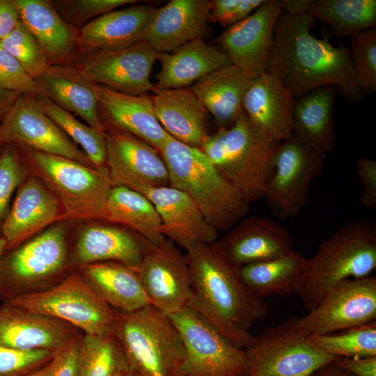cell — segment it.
<instances>
[{
  "instance_id": "cell-1",
  "label": "cell",
  "mask_w": 376,
  "mask_h": 376,
  "mask_svg": "<svg viewBox=\"0 0 376 376\" xmlns=\"http://www.w3.org/2000/svg\"><path fill=\"white\" fill-rule=\"evenodd\" d=\"M185 256L191 281L187 306L233 345L245 349L253 337L250 329L268 313L267 304L247 287L242 266L228 258L219 241L192 246Z\"/></svg>"
},
{
  "instance_id": "cell-2",
  "label": "cell",
  "mask_w": 376,
  "mask_h": 376,
  "mask_svg": "<svg viewBox=\"0 0 376 376\" xmlns=\"http://www.w3.org/2000/svg\"><path fill=\"white\" fill-rule=\"evenodd\" d=\"M315 19L309 13H281L276 24L267 72L277 77L296 97L315 88L333 86L345 97L362 96L348 48L335 47L311 33Z\"/></svg>"
},
{
  "instance_id": "cell-3",
  "label": "cell",
  "mask_w": 376,
  "mask_h": 376,
  "mask_svg": "<svg viewBox=\"0 0 376 376\" xmlns=\"http://www.w3.org/2000/svg\"><path fill=\"white\" fill-rule=\"evenodd\" d=\"M376 268V224L359 219L337 229L306 258L293 292L305 309L314 308L336 284L370 276Z\"/></svg>"
},
{
  "instance_id": "cell-4",
  "label": "cell",
  "mask_w": 376,
  "mask_h": 376,
  "mask_svg": "<svg viewBox=\"0 0 376 376\" xmlns=\"http://www.w3.org/2000/svg\"><path fill=\"white\" fill-rule=\"evenodd\" d=\"M281 142L260 130L243 112L231 127L207 134L200 149L251 204L265 196Z\"/></svg>"
},
{
  "instance_id": "cell-5",
  "label": "cell",
  "mask_w": 376,
  "mask_h": 376,
  "mask_svg": "<svg viewBox=\"0 0 376 376\" xmlns=\"http://www.w3.org/2000/svg\"><path fill=\"white\" fill-rule=\"evenodd\" d=\"M159 152L169 186L188 194L207 222L218 232L234 226L249 212V203L201 149L169 136Z\"/></svg>"
},
{
  "instance_id": "cell-6",
  "label": "cell",
  "mask_w": 376,
  "mask_h": 376,
  "mask_svg": "<svg viewBox=\"0 0 376 376\" xmlns=\"http://www.w3.org/2000/svg\"><path fill=\"white\" fill-rule=\"evenodd\" d=\"M71 221L45 228L0 257V300L46 290L75 270L68 244Z\"/></svg>"
},
{
  "instance_id": "cell-7",
  "label": "cell",
  "mask_w": 376,
  "mask_h": 376,
  "mask_svg": "<svg viewBox=\"0 0 376 376\" xmlns=\"http://www.w3.org/2000/svg\"><path fill=\"white\" fill-rule=\"evenodd\" d=\"M113 335L123 347L130 371L139 376H184L180 334L169 316L154 306L117 311Z\"/></svg>"
},
{
  "instance_id": "cell-8",
  "label": "cell",
  "mask_w": 376,
  "mask_h": 376,
  "mask_svg": "<svg viewBox=\"0 0 376 376\" xmlns=\"http://www.w3.org/2000/svg\"><path fill=\"white\" fill-rule=\"evenodd\" d=\"M18 148L29 173L58 199L63 221H105L106 203L113 187L107 167L97 169L68 157Z\"/></svg>"
},
{
  "instance_id": "cell-9",
  "label": "cell",
  "mask_w": 376,
  "mask_h": 376,
  "mask_svg": "<svg viewBox=\"0 0 376 376\" xmlns=\"http://www.w3.org/2000/svg\"><path fill=\"white\" fill-rule=\"evenodd\" d=\"M63 320L84 334L113 335L117 310L102 300L77 269L52 288L3 302Z\"/></svg>"
},
{
  "instance_id": "cell-10",
  "label": "cell",
  "mask_w": 376,
  "mask_h": 376,
  "mask_svg": "<svg viewBox=\"0 0 376 376\" xmlns=\"http://www.w3.org/2000/svg\"><path fill=\"white\" fill-rule=\"evenodd\" d=\"M297 320L290 317L253 336L244 349L247 376H311L336 360L309 345Z\"/></svg>"
},
{
  "instance_id": "cell-11",
  "label": "cell",
  "mask_w": 376,
  "mask_h": 376,
  "mask_svg": "<svg viewBox=\"0 0 376 376\" xmlns=\"http://www.w3.org/2000/svg\"><path fill=\"white\" fill-rule=\"evenodd\" d=\"M169 316L184 345V376H247L244 349L233 345L198 312L187 306Z\"/></svg>"
},
{
  "instance_id": "cell-12",
  "label": "cell",
  "mask_w": 376,
  "mask_h": 376,
  "mask_svg": "<svg viewBox=\"0 0 376 376\" xmlns=\"http://www.w3.org/2000/svg\"><path fill=\"white\" fill-rule=\"evenodd\" d=\"M325 155L306 148L293 136L281 142L265 196L278 219L297 217L309 200L313 182L322 172Z\"/></svg>"
},
{
  "instance_id": "cell-13",
  "label": "cell",
  "mask_w": 376,
  "mask_h": 376,
  "mask_svg": "<svg viewBox=\"0 0 376 376\" xmlns=\"http://www.w3.org/2000/svg\"><path fill=\"white\" fill-rule=\"evenodd\" d=\"M376 278L345 279L333 287L307 315L298 318L306 336L338 332L375 321Z\"/></svg>"
},
{
  "instance_id": "cell-14",
  "label": "cell",
  "mask_w": 376,
  "mask_h": 376,
  "mask_svg": "<svg viewBox=\"0 0 376 376\" xmlns=\"http://www.w3.org/2000/svg\"><path fill=\"white\" fill-rule=\"evenodd\" d=\"M159 53L146 40L130 47L80 55L75 66L91 82L130 95L154 90L150 79Z\"/></svg>"
},
{
  "instance_id": "cell-15",
  "label": "cell",
  "mask_w": 376,
  "mask_h": 376,
  "mask_svg": "<svg viewBox=\"0 0 376 376\" xmlns=\"http://www.w3.org/2000/svg\"><path fill=\"white\" fill-rule=\"evenodd\" d=\"M0 125L6 144L68 157L95 168L85 152L45 113L36 96L22 94Z\"/></svg>"
},
{
  "instance_id": "cell-16",
  "label": "cell",
  "mask_w": 376,
  "mask_h": 376,
  "mask_svg": "<svg viewBox=\"0 0 376 376\" xmlns=\"http://www.w3.org/2000/svg\"><path fill=\"white\" fill-rule=\"evenodd\" d=\"M282 12L280 0H265L248 17L228 26L215 42L233 65L253 77L267 72L274 32Z\"/></svg>"
},
{
  "instance_id": "cell-17",
  "label": "cell",
  "mask_w": 376,
  "mask_h": 376,
  "mask_svg": "<svg viewBox=\"0 0 376 376\" xmlns=\"http://www.w3.org/2000/svg\"><path fill=\"white\" fill-rule=\"evenodd\" d=\"M138 274L151 305L169 315L187 306L191 297L188 263L172 241L165 238L144 257Z\"/></svg>"
},
{
  "instance_id": "cell-18",
  "label": "cell",
  "mask_w": 376,
  "mask_h": 376,
  "mask_svg": "<svg viewBox=\"0 0 376 376\" xmlns=\"http://www.w3.org/2000/svg\"><path fill=\"white\" fill-rule=\"evenodd\" d=\"M107 161L113 186L136 191L142 186L169 185L167 166L154 147L129 133L106 129Z\"/></svg>"
},
{
  "instance_id": "cell-19",
  "label": "cell",
  "mask_w": 376,
  "mask_h": 376,
  "mask_svg": "<svg viewBox=\"0 0 376 376\" xmlns=\"http://www.w3.org/2000/svg\"><path fill=\"white\" fill-rule=\"evenodd\" d=\"M153 245L127 228L94 221L80 230L70 249V260L74 269L88 264L113 261L138 272Z\"/></svg>"
},
{
  "instance_id": "cell-20",
  "label": "cell",
  "mask_w": 376,
  "mask_h": 376,
  "mask_svg": "<svg viewBox=\"0 0 376 376\" xmlns=\"http://www.w3.org/2000/svg\"><path fill=\"white\" fill-rule=\"evenodd\" d=\"M82 335L81 330L60 319L5 303L0 306V343L6 346L58 353Z\"/></svg>"
},
{
  "instance_id": "cell-21",
  "label": "cell",
  "mask_w": 376,
  "mask_h": 376,
  "mask_svg": "<svg viewBox=\"0 0 376 376\" xmlns=\"http://www.w3.org/2000/svg\"><path fill=\"white\" fill-rule=\"evenodd\" d=\"M136 191L155 206L162 222L164 237L185 250L217 240L218 231L205 220L202 212L184 191L171 186H142Z\"/></svg>"
},
{
  "instance_id": "cell-22",
  "label": "cell",
  "mask_w": 376,
  "mask_h": 376,
  "mask_svg": "<svg viewBox=\"0 0 376 376\" xmlns=\"http://www.w3.org/2000/svg\"><path fill=\"white\" fill-rule=\"evenodd\" d=\"M63 221V210L56 196L30 174L18 187L2 229L6 250L16 248L52 224Z\"/></svg>"
},
{
  "instance_id": "cell-23",
  "label": "cell",
  "mask_w": 376,
  "mask_h": 376,
  "mask_svg": "<svg viewBox=\"0 0 376 376\" xmlns=\"http://www.w3.org/2000/svg\"><path fill=\"white\" fill-rule=\"evenodd\" d=\"M157 10L150 5L139 4L94 19L78 31L79 54L123 49L145 40Z\"/></svg>"
},
{
  "instance_id": "cell-24",
  "label": "cell",
  "mask_w": 376,
  "mask_h": 376,
  "mask_svg": "<svg viewBox=\"0 0 376 376\" xmlns=\"http://www.w3.org/2000/svg\"><path fill=\"white\" fill-rule=\"evenodd\" d=\"M93 90L105 130L129 133L158 151L170 136L156 118L151 96L125 94L95 84Z\"/></svg>"
},
{
  "instance_id": "cell-25",
  "label": "cell",
  "mask_w": 376,
  "mask_h": 376,
  "mask_svg": "<svg viewBox=\"0 0 376 376\" xmlns=\"http://www.w3.org/2000/svg\"><path fill=\"white\" fill-rule=\"evenodd\" d=\"M240 221L219 241L239 265L274 259L293 250L290 233L273 219L249 217Z\"/></svg>"
},
{
  "instance_id": "cell-26",
  "label": "cell",
  "mask_w": 376,
  "mask_h": 376,
  "mask_svg": "<svg viewBox=\"0 0 376 376\" xmlns=\"http://www.w3.org/2000/svg\"><path fill=\"white\" fill-rule=\"evenodd\" d=\"M20 21L36 38L49 65H75L80 56L79 29L58 14L51 0H15Z\"/></svg>"
},
{
  "instance_id": "cell-27",
  "label": "cell",
  "mask_w": 376,
  "mask_h": 376,
  "mask_svg": "<svg viewBox=\"0 0 376 376\" xmlns=\"http://www.w3.org/2000/svg\"><path fill=\"white\" fill-rule=\"evenodd\" d=\"M295 97L275 76L255 77L242 102L244 112L260 130L279 141L292 136Z\"/></svg>"
},
{
  "instance_id": "cell-28",
  "label": "cell",
  "mask_w": 376,
  "mask_h": 376,
  "mask_svg": "<svg viewBox=\"0 0 376 376\" xmlns=\"http://www.w3.org/2000/svg\"><path fill=\"white\" fill-rule=\"evenodd\" d=\"M210 10L209 0H171L158 8L145 40L162 53L203 39Z\"/></svg>"
},
{
  "instance_id": "cell-29",
  "label": "cell",
  "mask_w": 376,
  "mask_h": 376,
  "mask_svg": "<svg viewBox=\"0 0 376 376\" xmlns=\"http://www.w3.org/2000/svg\"><path fill=\"white\" fill-rule=\"evenodd\" d=\"M38 95L81 117L88 125L105 132L101 121L93 83L74 65H51L34 79Z\"/></svg>"
},
{
  "instance_id": "cell-30",
  "label": "cell",
  "mask_w": 376,
  "mask_h": 376,
  "mask_svg": "<svg viewBox=\"0 0 376 376\" xmlns=\"http://www.w3.org/2000/svg\"><path fill=\"white\" fill-rule=\"evenodd\" d=\"M336 89L321 86L295 97L292 136L314 152L326 155L335 148Z\"/></svg>"
},
{
  "instance_id": "cell-31",
  "label": "cell",
  "mask_w": 376,
  "mask_h": 376,
  "mask_svg": "<svg viewBox=\"0 0 376 376\" xmlns=\"http://www.w3.org/2000/svg\"><path fill=\"white\" fill-rule=\"evenodd\" d=\"M155 114L173 139L201 148L206 132L207 110L190 88L154 91Z\"/></svg>"
},
{
  "instance_id": "cell-32",
  "label": "cell",
  "mask_w": 376,
  "mask_h": 376,
  "mask_svg": "<svg viewBox=\"0 0 376 376\" xmlns=\"http://www.w3.org/2000/svg\"><path fill=\"white\" fill-rule=\"evenodd\" d=\"M231 64L200 79L190 87L218 128L231 127L244 112L242 102L253 79Z\"/></svg>"
},
{
  "instance_id": "cell-33",
  "label": "cell",
  "mask_w": 376,
  "mask_h": 376,
  "mask_svg": "<svg viewBox=\"0 0 376 376\" xmlns=\"http://www.w3.org/2000/svg\"><path fill=\"white\" fill-rule=\"evenodd\" d=\"M161 70L154 91L185 88L205 75L231 65L219 49L203 39L189 42L171 52L159 53Z\"/></svg>"
},
{
  "instance_id": "cell-34",
  "label": "cell",
  "mask_w": 376,
  "mask_h": 376,
  "mask_svg": "<svg viewBox=\"0 0 376 376\" xmlns=\"http://www.w3.org/2000/svg\"><path fill=\"white\" fill-rule=\"evenodd\" d=\"M77 270L91 290L117 311L132 312L151 304L138 272L120 263H95Z\"/></svg>"
},
{
  "instance_id": "cell-35",
  "label": "cell",
  "mask_w": 376,
  "mask_h": 376,
  "mask_svg": "<svg viewBox=\"0 0 376 376\" xmlns=\"http://www.w3.org/2000/svg\"><path fill=\"white\" fill-rule=\"evenodd\" d=\"M105 221L127 228L155 245L166 237L153 204L142 194L124 186H113L105 207Z\"/></svg>"
},
{
  "instance_id": "cell-36",
  "label": "cell",
  "mask_w": 376,
  "mask_h": 376,
  "mask_svg": "<svg viewBox=\"0 0 376 376\" xmlns=\"http://www.w3.org/2000/svg\"><path fill=\"white\" fill-rule=\"evenodd\" d=\"M306 260L292 250L274 259L242 265L241 274L247 287L260 298L286 296L293 292Z\"/></svg>"
},
{
  "instance_id": "cell-37",
  "label": "cell",
  "mask_w": 376,
  "mask_h": 376,
  "mask_svg": "<svg viewBox=\"0 0 376 376\" xmlns=\"http://www.w3.org/2000/svg\"><path fill=\"white\" fill-rule=\"evenodd\" d=\"M309 14L320 19L340 36L354 34L376 26L375 0L314 1Z\"/></svg>"
},
{
  "instance_id": "cell-38",
  "label": "cell",
  "mask_w": 376,
  "mask_h": 376,
  "mask_svg": "<svg viewBox=\"0 0 376 376\" xmlns=\"http://www.w3.org/2000/svg\"><path fill=\"white\" fill-rule=\"evenodd\" d=\"M118 340L84 334L78 345V376H123L129 371Z\"/></svg>"
},
{
  "instance_id": "cell-39",
  "label": "cell",
  "mask_w": 376,
  "mask_h": 376,
  "mask_svg": "<svg viewBox=\"0 0 376 376\" xmlns=\"http://www.w3.org/2000/svg\"><path fill=\"white\" fill-rule=\"evenodd\" d=\"M36 99L45 113L49 116L67 136L88 157L97 169L106 168L107 139L105 132L86 125L70 112L57 106L47 98L37 95Z\"/></svg>"
},
{
  "instance_id": "cell-40",
  "label": "cell",
  "mask_w": 376,
  "mask_h": 376,
  "mask_svg": "<svg viewBox=\"0 0 376 376\" xmlns=\"http://www.w3.org/2000/svg\"><path fill=\"white\" fill-rule=\"evenodd\" d=\"M306 340L316 350L336 357L376 356V322L332 334L311 335Z\"/></svg>"
},
{
  "instance_id": "cell-41",
  "label": "cell",
  "mask_w": 376,
  "mask_h": 376,
  "mask_svg": "<svg viewBox=\"0 0 376 376\" xmlns=\"http://www.w3.org/2000/svg\"><path fill=\"white\" fill-rule=\"evenodd\" d=\"M1 42L2 49L14 57L34 79L49 65L40 45L21 21Z\"/></svg>"
},
{
  "instance_id": "cell-42",
  "label": "cell",
  "mask_w": 376,
  "mask_h": 376,
  "mask_svg": "<svg viewBox=\"0 0 376 376\" xmlns=\"http://www.w3.org/2000/svg\"><path fill=\"white\" fill-rule=\"evenodd\" d=\"M357 83L362 93L376 91V29L351 36L349 49Z\"/></svg>"
},
{
  "instance_id": "cell-43",
  "label": "cell",
  "mask_w": 376,
  "mask_h": 376,
  "mask_svg": "<svg viewBox=\"0 0 376 376\" xmlns=\"http://www.w3.org/2000/svg\"><path fill=\"white\" fill-rule=\"evenodd\" d=\"M29 175L19 148L7 143L0 155V237L13 195Z\"/></svg>"
},
{
  "instance_id": "cell-44",
  "label": "cell",
  "mask_w": 376,
  "mask_h": 376,
  "mask_svg": "<svg viewBox=\"0 0 376 376\" xmlns=\"http://www.w3.org/2000/svg\"><path fill=\"white\" fill-rule=\"evenodd\" d=\"M58 14L70 25L79 29L94 19L137 0H51Z\"/></svg>"
},
{
  "instance_id": "cell-45",
  "label": "cell",
  "mask_w": 376,
  "mask_h": 376,
  "mask_svg": "<svg viewBox=\"0 0 376 376\" xmlns=\"http://www.w3.org/2000/svg\"><path fill=\"white\" fill-rule=\"evenodd\" d=\"M58 353L47 350H22L0 343V376H25L45 366Z\"/></svg>"
},
{
  "instance_id": "cell-46",
  "label": "cell",
  "mask_w": 376,
  "mask_h": 376,
  "mask_svg": "<svg viewBox=\"0 0 376 376\" xmlns=\"http://www.w3.org/2000/svg\"><path fill=\"white\" fill-rule=\"evenodd\" d=\"M0 88L21 94L38 95L34 79L3 49H0Z\"/></svg>"
},
{
  "instance_id": "cell-47",
  "label": "cell",
  "mask_w": 376,
  "mask_h": 376,
  "mask_svg": "<svg viewBox=\"0 0 376 376\" xmlns=\"http://www.w3.org/2000/svg\"><path fill=\"white\" fill-rule=\"evenodd\" d=\"M265 0L210 1L209 21L230 26L248 17Z\"/></svg>"
},
{
  "instance_id": "cell-48",
  "label": "cell",
  "mask_w": 376,
  "mask_h": 376,
  "mask_svg": "<svg viewBox=\"0 0 376 376\" xmlns=\"http://www.w3.org/2000/svg\"><path fill=\"white\" fill-rule=\"evenodd\" d=\"M357 173L361 184L360 203L366 208L376 210V162L359 158L357 161Z\"/></svg>"
},
{
  "instance_id": "cell-49",
  "label": "cell",
  "mask_w": 376,
  "mask_h": 376,
  "mask_svg": "<svg viewBox=\"0 0 376 376\" xmlns=\"http://www.w3.org/2000/svg\"><path fill=\"white\" fill-rule=\"evenodd\" d=\"M334 363L354 376H376V356L337 357Z\"/></svg>"
},
{
  "instance_id": "cell-50",
  "label": "cell",
  "mask_w": 376,
  "mask_h": 376,
  "mask_svg": "<svg viewBox=\"0 0 376 376\" xmlns=\"http://www.w3.org/2000/svg\"><path fill=\"white\" fill-rule=\"evenodd\" d=\"M79 341L56 354L54 376H78Z\"/></svg>"
},
{
  "instance_id": "cell-51",
  "label": "cell",
  "mask_w": 376,
  "mask_h": 376,
  "mask_svg": "<svg viewBox=\"0 0 376 376\" xmlns=\"http://www.w3.org/2000/svg\"><path fill=\"white\" fill-rule=\"evenodd\" d=\"M19 21L15 0H0V40L6 38Z\"/></svg>"
},
{
  "instance_id": "cell-52",
  "label": "cell",
  "mask_w": 376,
  "mask_h": 376,
  "mask_svg": "<svg viewBox=\"0 0 376 376\" xmlns=\"http://www.w3.org/2000/svg\"><path fill=\"white\" fill-rule=\"evenodd\" d=\"M313 0H282L283 13L290 15H302L309 13Z\"/></svg>"
},
{
  "instance_id": "cell-53",
  "label": "cell",
  "mask_w": 376,
  "mask_h": 376,
  "mask_svg": "<svg viewBox=\"0 0 376 376\" xmlns=\"http://www.w3.org/2000/svg\"><path fill=\"white\" fill-rule=\"evenodd\" d=\"M22 94L0 88V123Z\"/></svg>"
},
{
  "instance_id": "cell-54",
  "label": "cell",
  "mask_w": 376,
  "mask_h": 376,
  "mask_svg": "<svg viewBox=\"0 0 376 376\" xmlns=\"http://www.w3.org/2000/svg\"><path fill=\"white\" fill-rule=\"evenodd\" d=\"M311 376H354L352 374L338 368L334 362L329 363L315 373Z\"/></svg>"
},
{
  "instance_id": "cell-55",
  "label": "cell",
  "mask_w": 376,
  "mask_h": 376,
  "mask_svg": "<svg viewBox=\"0 0 376 376\" xmlns=\"http://www.w3.org/2000/svg\"><path fill=\"white\" fill-rule=\"evenodd\" d=\"M56 364V359L55 357L54 359L45 366L25 376H54Z\"/></svg>"
},
{
  "instance_id": "cell-56",
  "label": "cell",
  "mask_w": 376,
  "mask_h": 376,
  "mask_svg": "<svg viewBox=\"0 0 376 376\" xmlns=\"http://www.w3.org/2000/svg\"><path fill=\"white\" fill-rule=\"evenodd\" d=\"M6 242L5 239L1 236L0 237V257L6 250Z\"/></svg>"
},
{
  "instance_id": "cell-57",
  "label": "cell",
  "mask_w": 376,
  "mask_h": 376,
  "mask_svg": "<svg viewBox=\"0 0 376 376\" xmlns=\"http://www.w3.org/2000/svg\"><path fill=\"white\" fill-rule=\"evenodd\" d=\"M6 143L5 142L3 141V139L2 138V135H1V125H0V155L4 148V146H5Z\"/></svg>"
},
{
  "instance_id": "cell-58",
  "label": "cell",
  "mask_w": 376,
  "mask_h": 376,
  "mask_svg": "<svg viewBox=\"0 0 376 376\" xmlns=\"http://www.w3.org/2000/svg\"><path fill=\"white\" fill-rule=\"evenodd\" d=\"M123 376H139V375H136V374H135V373H134L129 370L127 373H125L123 375Z\"/></svg>"
},
{
  "instance_id": "cell-59",
  "label": "cell",
  "mask_w": 376,
  "mask_h": 376,
  "mask_svg": "<svg viewBox=\"0 0 376 376\" xmlns=\"http://www.w3.org/2000/svg\"><path fill=\"white\" fill-rule=\"evenodd\" d=\"M2 49V47H1V40H0V49Z\"/></svg>"
}]
</instances>
